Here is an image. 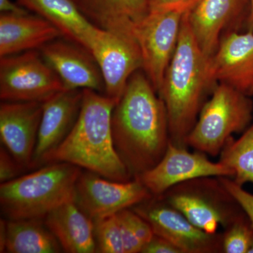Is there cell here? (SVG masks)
Returning <instances> with one entry per match:
<instances>
[{"instance_id":"cell-16","label":"cell","mask_w":253,"mask_h":253,"mask_svg":"<svg viewBox=\"0 0 253 253\" xmlns=\"http://www.w3.org/2000/svg\"><path fill=\"white\" fill-rule=\"evenodd\" d=\"M83 89H64L43 103L42 115L31 167L61 144L76 124L83 102Z\"/></svg>"},{"instance_id":"cell-13","label":"cell","mask_w":253,"mask_h":253,"mask_svg":"<svg viewBox=\"0 0 253 253\" xmlns=\"http://www.w3.org/2000/svg\"><path fill=\"white\" fill-rule=\"evenodd\" d=\"M209 77L214 85L227 84L246 95H253V33L231 32L221 37L209 60Z\"/></svg>"},{"instance_id":"cell-3","label":"cell","mask_w":253,"mask_h":253,"mask_svg":"<svg viewBox=\"0 0 253 253\" xmlns=\"http://www.w3.org/2000/svg\"><path fill=\"white\" fill-rule=\"evenodd\" d=\"M188 14L183 16L177 45L158 93L167 111L169 141L184 148L206 103V93L215 86L210 80V58L193 34Z\"/></svg>"},{"instance_id":"cell-26","label":"cell","mask_w":253,"mask_h":253,"mask_svg":"<svg viewBox=\"0 0 253 253\" xmlns=\"http://www.w3.org/2000/svg\"><path fill=\"white\" fill-rule=\"evenodd\" d=\"M133 210L129 208L123 210L117 213L118 220L122 229L126 253H141L144 244L136 234L132 222Z\"/></svg>"},{"instance_id":"cell-27","label":"cell","mask_w":253,"mask_h":253,"mask_svg":"<svg viewBox=\"0 0 253 253\" xmlns=\"http://www.w3.org/2000/svg\"><path fill=\"white\" fill-rule=\"evenodd\" d=\"M223 185L239 204L253 226V195L229 177H219Z\"/></svg>"},{"instance_id":"cell-8","label":"cell","mask_w":253,"mask_h":253,"mask_svg":"<svg viewBox=\"0 0 253 253\" xmlns=\"http://www.w3.org/2000/svg\"><path fill=\"white\" fill-rule=\"evenodd\" d=\"M184 15L173 11L149 12L134 25L142 70L158 94L177 45Z\"/></svg>"},{"instance_id":"cell-23","label":"cell","mask_w":253,"mask_h":253,"mask_svg":"<svg viewBox=\"0 0 253 253\" xmlns=\"http://www.w3.org/2000/svg\"><path fill=\"white\" fill-rule=\"evenodd\" d=\"M219 162L233 171L236 184L253 183V125L239 139L229 138L221 150Z\"/></svg>"},{"instance_id":"cell-30","label":"cell","mask_w":253,"mask_h":253,"mask_svg":"<svg viewBox=\"0 0 253 253\" xmlns=\"http://www.w3.org/2000/svg\"><path fill=\"white\" fill-rule=\"evenodd\" d=\"M142 253H181L180 250L168 240L161 236H153L151 241L144 246Z\"/></svg>"},{"instance_id":"cell-15","label":"cell","mask_w":253,"mask_h":253,"mask_svg":"<svg viewBox=\"0 0 253 253\" xmlns=\"http://www.w3.org/2000/svg\"><path fill=\"white\" fill-rule=\"evenodd\" d=\"M60 38L47 43L39 51L65 88L104 92L102 75L90 53L72 42Z\"/></svg>"},{"instance_id":"cell-12","label":"cell","mask_w":253,"mask_h":253,"mask_svg":"<svg viewBox=\"0 0 253 253\" xmlns=\"http://www.w3.org/2000/svg\"><path fill=\"white\" fill-rule=\"evenodd\" d=\"M207 176L231 178L234 172L219 162L212 163L204 153H191L169 142L160 162L136 178L158 197L184 181Z\"/></svg>"},{"instance_id":"cell-2","label":"cell","mask_w":253,"mask_h":253,"mask_svg":"<svg viewBox=\"0 0 253 253\" xmlns=\"http://www.w3.org/2000/svg\"><path fill=\"white\" fill-rule=\"evenodd\" d=\"M116 100L91 89H83L76 124L42 164L68 163L116 181L131 180L113 139L111 116Z\"/></svg>"},{"instance_id":"cell-4","label":"cell","mask_w":253,"mask_h":253,"mask_svg":"<svg viewBox=\"0 0 253 253\" xmlns=\"http://www.w3.org/2000/svg\"><path fill=\"white\" fill-rule=\"evenodd\" d=\"M81 168L49 163L36 172L1 183L0 204L9 219H42L60 205L75 199Z\"/></svg>"},{"instance_id":"cell-19","label":"cell","mask_w":253,"mask_h":253,"mask_svg":"<svg viewBox=\"0 0 253 253\" xmlns=\"http://www.w3.org/2000/svg\"><path fill=\"white\" fill-rule=\"evenodd\" d=\"M43 219L65 252L96 253L94 221L82 211L75 199L60 205Z\"/></svg>"},{"instance_id":"cell-1","label":"cell","mask_w":253,"mask_h":253,"mask_svg":"<svg viewBox=\"0 0 253 253\" xmlns=\"http://www.w3.org/2000/svg\"><path fill=\"white\" fill-rule=\"evenodd\" d=\"M115 147L133 178L160 162L169 142L166 106L141 70L128 81L113 110Z\"/></svg>"},{"instance_id":"cell-14","label":"cell","mask_w":253,"mask_h":253,"mask_svg":"<svg viewBox=\"0 0 253 253\" xmlns=\"http://www.w3.org/2000/svg\"><path fill=\"white\" fill-rule=\"evenodd\" d=\"M43 103L3 101L0 106V139L23 168L31 167L42 115Z\"/></svg>"},{"instance_id":"cell-11","label":"cell","mask_w":253,"mask_h":253,"mask_svg":"<svg viewBox=\"0 0 253 253\" xmlns=\"http://www.w3.org/2000/svg\"><path fill=\"white\" fill-rule=\"evenodd\" d=\"M152 197L136 178L113 181L89 171L81 173L75 191V201L92 220L117 214Z\"/></svg>"},{"instance_id":"cell-10","label":"cell","mask_w":253,"mask_h":253,"mask_svg":"<svg viewBox=\"0 0 253 253\" xmlns=\"http://www.w3.org/2000/svg\"><path fill=\"white\" fill-rule=\"evenodd\" d=\"M133 211L149 223L154 234L172 243L181 253L223 252L222 235L208 234L196 227L161 198L153 196Z\"/></svg>"},{"instance_id":"cell-25","label":"cell","mask_w":253,"mask_h":253,"mask_svg":"<svg viewBox=\"0 0 253 253\" xmlns=\"http://www.w3.org/2000/svg\"><path fill=\"white\" fill-rule=\"evenodd\" d=\"M246 216L238 218L226 228L222 235V250L226 253H246L253 240V226Z\"/></svg>"},{"instance_id":"cell-31","label":"cell","mask_w":253,"mask_h":253,"mask_svg":"<svg viewBox=\"0 0 253 253\" xmlns=\"http://www.w3.org/2000/svg\"><path fill=\"white\" fill-rule=\"evenodd\" d=\"M0 11L3 14H25L29 13L28 10L13 2L11 0H0Z\"/></svg>"},{"instance_id":"cell-21","label":"cell","mask_w":253,"mask_h":253,"mask_svg":"<svg viewBox=\"0 0 253 253\" xmlns=\"http://www.w3.org/2000/svg\"><path fill=\"white\" fill-rule=\"evenodd\" d=\"M241 0H201L188 14L198 44L211 58L219 45L223 29L235 16Z\"/></svg>"},{"instance_id":"cell-6","label":"cell","mask_w":253,"mask_h":253,"mask_svg":"<svg viewBox=\"0 0 253 253\" xmlns=\"http://www.w3.org/2000/svg\"><path fill=\"white\" fill-rule=\"evenodd\" d=\"M212 177L184 181L158 197L182 213L196 227L208 234H217L219 226L226 229L243 213L219 178Z\"/></svg>"},{"instance_id":"cell-28","label":"cell","mask_w":253,"mask_h":253,"mask_svg":"<svg viewBox=\"0 0 253 253\" xmlns=\"http://www.w3.org/2000/svg\"><path fill=\"white\" fill-rule=\"evenodd\" d=\"M201 0H149V12H191Z\"/></svg>"},{"instance_id":"cell-20","label":"cell","mask_w":253,"mask_h":253,"mask_svg":"<svg viewBox=\"0 0 253 253\" xmlns=\"http://www.w3.org/2000/svg\"><path fill=\"white\" fill-rule=\"evenodd\" d=\"M94 26L107 31H134L149 13V0H73Z\"/></svg>"},{"instance_id":"cell-9","label":"cell","mask_w":253,"mask_h":253,"mask_svg":"<svg viewBox=\"0 0 253 253\" xmlns=\"http://www.w3.org/2000/svg\"><path fill=\"white\" fill-rule=\"evenodd\" d=\"M90 54L102 75L104 94L118 103L129 78L143 68L142 56L134 31L101 29Z\"/></svg>"},{"instance_id":"cell-29","label":"cell","mask_w":253,"mask_h":253,"mask_svg":"<svg viewBox=\"0 0 253 253\" xmlns=\"http://www.w3.org/2000/svg\"><path fill=\"white\" fill-rule=\"evenodd\" d=\"M22 166L4 147L0 150V181L1 183L13 180L18 177Z\"/></svg>"},{"instance_id":"cell-5","label":"cell","mask_w":253,"mask_h":253,"mask_svg":"<svg viewBox=\"0 0 253 253\" xmlns=\"http://www.w3.org/2000/svg\"><path fill=\"white\" fill-rule=\"evenodd\" d=\"M249 97L227 84H216L187 136V146L213 157L220 154L232 134L244 130L252 120Z\"/></svg>"},{"instance_id":"cell-33","label":"cell","mask_w":253,"mask_h":253,"mask_svg":"<svg viewBox=\"0 0 253 253\" xmlns=\"http://www.w3.org/2000/svg\"><path fill=\"white\" fill-rule=\"evenodd\" d=\"M248 253H253V240L251 244L250 245L249 250H248Z\"/></svg>"},{"instance_id":"cell-32","label":"cell","mask_w":253,"mask_h":253,"mask_svg":"<svg viewBox=\"0 0 253 253\" xmlns=\"http://www.w3.org/2000/svg\"><path fill=\"white\" fill-rule=\"evenodd\" d=\"M251 2V11L248 18V29L253 33V0H250Z\"/></svg>"},{"instance_id":"cell-22","label":"cell","mask_w":253,"mask_h":253,"mask_svg":"<svg viewBox=\"0 0 253 253\" xmlns=\"http://www.w3.org/2000/svg\"><path fill=\"white\" fill-rule=\"evenodd\" d=\"M61 250L57 239L42 219L6 221L4 253H56Z\"/></svg>"},{"instance_id":"cell-7","label":"cell","mask_w":253,"mask_h":253,"mask_svg":"<svg viewBox=\"0 0 253 253\" xmlns=\"http://www.w3.org/2000/svg\"><path fill=\"white\" fill-rule=\"evenodd\" d=\"M66 89L39 50L0 59V99L3 101L44 103Z\"/></svg>"},{"instance_id":"cell-17","label":"cell","mask_w":253,"mask_h":253,"mask_svg":"<svg viewBox=\"0 0 253 253\" xmlns=\"http://www.w3.org/2000/svg\"><path fill=\"white\" fill-rule=\"evenodd\" d=\"M63 38L54 25L38 15H0V56L40 50L50 42Z\"/></svg>"},{"instance_id":"cell-24","label":"cell","mask_w":253,"mask_h":253,"mask_svg":"<svg viewBox=\"0 0 253 253\" xmlns=\"http://www.w3.org/2000/svg\"><path fill=\"white\" fill-rule=\"evenodd\" d=\"M93 221L96 253H126L122 229L117 214Z\"/></svg>"},{"instance_id":"cell-18","label":"cell","mask_w":253,"mask_h":253,"mask_svg":"<svg viewBox=\"0 0 253 253\" xmlns=\"http://www.w3.org/2000/svg\"><path fill=\"white\" fill-rule=\"evenodd\" d=\"M28 11L41 16L57 28L65 39L84 48L91 46L101 29L83 14L73 0H16Z\"/></svg>"}]
</instances>
